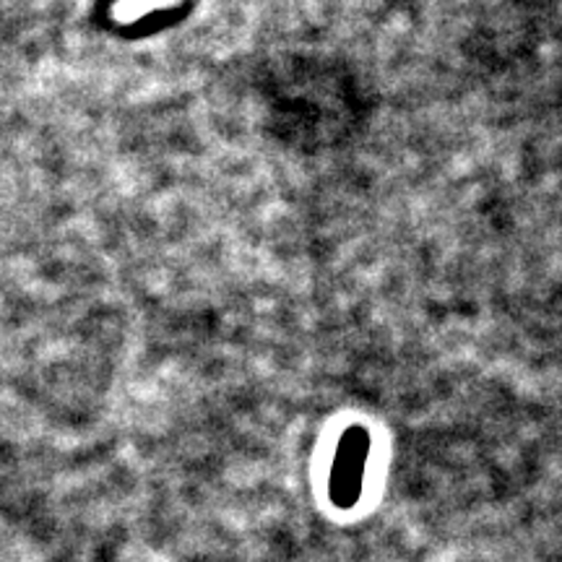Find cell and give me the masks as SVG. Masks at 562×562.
Instances as JSON below:
<instances>
[{
  "instance_id": "1",
  "label": "cell",
  "mask_w": 562,
  "mask_h": 562,
  "mask_svg": "<svg viewBox=\"0 0 562 562\" xmlns=\"http://www.w3.org/2000/svg\"><path fill=\"white\" fill-rule=\"evenodd\" d=\"M364 456H368V438H364V432H347V438L341 440L339 456H336V467L331 472V495L336 505H341V508L357 503V497H360Z\"/></svg>"
}]
</instances>
